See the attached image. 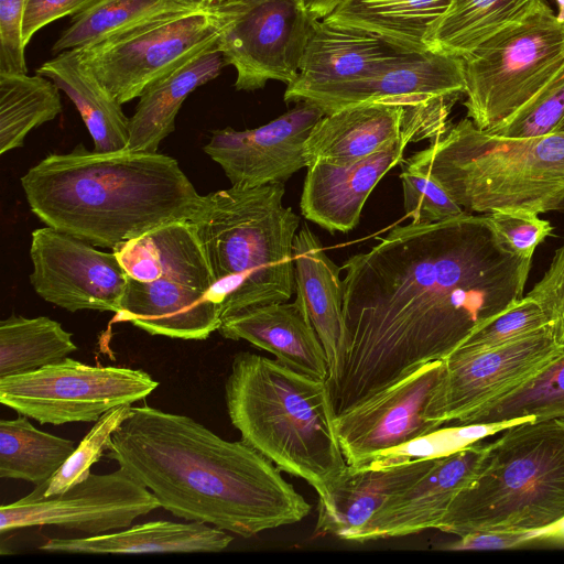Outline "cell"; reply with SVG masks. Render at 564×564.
Listing matches in <instances>:
<instances>
[{
  "label": "cell",
  "instance_id": "cell-1",
  "mask_svg": "<svg viewBox=\"0 0 564 564\" xmlns=\"http://www.w3.org/2000/svg\"><path fill=\"white\" fill-rule=\"evenodd\" d=\"M531 262L509 252L484 215L395 226L341 265L348 349L329 387L336 415L444 360L523 297Z\"/></svg>",
  "mask_w": 564,
  "mask_h": 564
},
{
  "label": "cell",
  "instance_id": "cell-2",
  "mask_svg": "<svg viewBox=\"0 0 564 564\" xmlns=\"http://www.w3.org/2000/svg\"><path fill=\"white\" fill-rule=\"evenodd\" d=\"M107 449V457L145 486L161 508L187 521L251 538L311 512L272 462L187 415L131 406Z\"/></svg>",
  "mask_w": 564,
  "mask_h": 564
},
{
  "label": "cell",
  "instance_id": "cell-3",
  "mask_svg": "<svg viewBox=\"0 0 564 564\" xmlns=\"http://www.w3.org/2000/svg\"><path fill=\"white\" fill-rule=\"evenodd\" d=\"M21 185L45 226L111 250L162 225L189 220L202 198L175 159L128 148L97 152L78 144L48 154Z\"/></svg>",
  "mask_w": 564,
  "mask_h": 564
},
{
  "label": "cell",
  "instance_id": "cell-4",
  "mask_svg": "<svg viewBox=\"0 0 564 564\" xmlns=\"http://www.w3.org/2000/svg\"><path fill=\"white\" fill-rule=\"evenodd\" d=\"M231 424L281 471L305 480L325 503L347 468L325 380L276 359L237 352L225 382Z\"/></svg>",
  "mask_w": 564,
  "mask_h": 564
},
{
  "label": "cell",
  "instance_id": "cell-5",
  "mask_svg": "<svg viewBox=\"0 0 564 564\" xmlns=\"http://www.w3.org/2000/svg\"><path fill=\"white\" fill-rule=\"evenodd\" d=\"M284 183L232 186L202 196L189 218L204 248L221 318L295 292L299 216L283 206Z\"/></svg>",
  "mask_w": 564,
  "mask_h": 564
},
{
  "label": "cell",
  "instance_id": "cell-6",
  "mask_svg": "<svg viewBox=\"0 0 564 564\" xmlns=\"http://www.w3.org/2000/svg\"><path fill=\"white\" fill-rule=\"evenodd\" d=\"M406 164L430 173L466 212H564V131L502 137L449 124Z\"/></svg>",
  "mask_w": 564,
  "mask_h": 564
},
{
  "label": "cell",
  "instance_id": "cell-7",
  "mask_svg": "<svg viewBox=\"0 0 564 564\" xmlns=\"http://www.w3.org/2000/svg\"><path fill=\"white\" fill-rule=\"evenodd\" d=\"M564 518V420L525 421L487 443L471 482L437 530L535 531Z\"/></svg>",
  "mask_w": 564,
  "mask_h": 564
},
{
  "label": "cell",
  "instance_id": "cell-8",
  "mask_svg": "<svg viewBox=\"0 0 564 564\" xmlns=\"http://www.w3.org/2000/svg\"><path fill=\"white\" fill-rule=\"evenodd\" d=\"M112 251L128 274L116 322L184 340H204L218 330L214 276L189 220L162 225Z\"/></svg>",
  "mask_w": 564,
  "mask_h": 564
},
{
  "label": "cell",
  "instance_id": "cell-9",
  "mask_svg": "<svg viewBox=\"0 0 564 564\" xmlns=\"http://www.w3.org/2000/svg\"><path fill=\"white\" fill-rule=\"evenodd\" d=\"M464 64V102L488 131L533 99L564 67V20L544 0L478 44Z\"/></svg>",
  "mask_w": 564,
  "mask_h": 564
},
{
  "label": "cell",
  "instance_id": "cell-10",
  "mask_svg": "<svg viewBox=\"0 0 564 564\" xmlns=\"http://www.w3.org/2000/svg\"><path fill=\"white\" fill-rule=\"evenodd\" d=\"M218 41L214 6L164 12L76 50L83 65L126 104Z\"/></svg>",
  "mask_w": 564,
  "mask_h": 564
},
{
  "label": "cell",
  "instance_id": "cell-11",
  "mask_svg": "<svg viewBox=\"0 0 564 564\" xmlns=\"http://www.w3.org/2000/svg\"><path fill=\"white\" fill-rule=\"evenodd\" d=\"M159 387L148 372L90 366L69 357L37 370L0 378V402L41 424L96 422Z\"/></svg>",
  "mask_w": 564,
  "mask_h": 564
},
{
  "label": "cell",
  "instance_id": "cell-12",
  "mask_svg": "<svg viewBox=\"0 0 564 564\" xmlns=\"http://www.w3.org/2000/svg\"><path fill=\"white\" fill-rule=\"evenodd\" d=\"M213 6L219 48L226 65L236 69L237 90L295 79L314 19L301 0H230Z\"/></svg>",
  "mask_w": 564,
  "mask_h": 564
},
{
  "label": "cell",
  "instance_id": "cell-13",
  "mask_svg": "<svg viewBox=\"0 0 564 564\" xmlns=\"http://www.w3.org/2000/svg\"><path fill=\"white\" fill-rule=\"evenodd\" d=\"M563 350L551 326L492 348L455 349L443 360V380L427 417L440 426L458 424L531 379Z\"/></svg>",
  "mask_w": 564,
  "mask_h": 564
},
{
  "label": "cell",
  "instance_id": "cell-14",
  "mask_svg": "<svg viewBox=\"0 0 564 564\" xmlns=\"http://www.w3.org/2000/svg\"><path fill=\"white\" fill-rule=\"evenodd\" d=\"M158 508L154 495L119 467L109 474L90 473L54 496H44L43 484L36 485L28 496L0 507V532L56 525L95 536L126 529Z\"/></svg>",
  "mask_w": 564,
  "mask_h": 564
},
{
  "label": "cell",
  "instance_id": "cell-15",
  "mask_svg": "<svg viewBox=\"0 0 564 564\" xmlns=\"http://www.w3.org/2000/svg\"><path fill=\"white\" fill-rule=\"evenodd\" d=\"M30 258V282L44 301L72 313L120 311L128 274L115 251L44 226L32 231Z\"/></svg>",
  "mask_w": 564,
  "mask_h": 564
},
{
  "label": "cell",
  "instance_id": "cell-16",
  "mask_svg": "<svg viewBox=\"0 0 564 564\" xmlns=\"http://www.w3.org/2000/svg\"><path fill=\"white\" fill-rule=\"evenodd\" d=\"M444 370L443 360L426 362L337 414L335 431L347 465L441 427L427 417V410Z\"/></svg>",
  "mask_w": 564,
  "mask_h": 564
},
{
  "label": "cell",
  "instance_id": "cell-17",
  "mask_svg": "<svg viewBox=\"0 0 564 564\" xmlns=\"http://www.w3.org/2000/svg\"><path fill=\"white\" fill-rule=\"evenodd\" d=\"M465 93L463 58L438 52H398L349 82L305 89L289 101L310 102L325 115L372 101L426 106Z\"/></svg>",
  "mask_w": 564,
  "mask_h": 564
},
{
  "label": "cell",
  "instance_id": "cell-18",
  "mask_svg": "<svg viewBox=\"0 0 564 564\" xmlns=\"http://www.w3.org/2000/svg\"><path fill=\"white\" fill-rule=\"evenodd\" d=\"M324 116L317 106L300 102L296 108L254 129L214 130L204 152L221 166L232 186L284 183L299 170L307 167L305 142Z\"/></svg>",
  "mask_w": 564,
  "mask_h": 564
},
{
  "label": "cell",
  "instance_id": "cell-19",
  "mask_svg": "<svg viewBox=\"0 0 564 564\" xmlns=\"http://www.w3.org/2000/svg\"><path fill=\"white\" fill-rule=\"evenodd\" d=\"M455 100L445 99L426 106L372 101L325 115L305 142L307 163L355 162L409 129L422 130L431 141L449 127L448 116Z\"/></svg>",
  "mask_w": 564,
  "mask_h": 564
},
{
  "label": "cell",
  "instance_id": "cell-20",
  "mask_svg": "<svg viewBox=\"0 0 564 564\" xmlns=\"http://www.w3.org/2000/svg\"><path fill=\"white\" fill-rule=\"evenodd\" d=\"M424 139L427 137L422 130L409 129L376 152L355 162L311 163L301 196L302 215L332 232L354 229L378 182L402 162L409 143Z\"/></svg>",
  "mask_w": 564,
  "mask_h": 564
},
{
  "label": "cell",
  "instance_id": "cell-21",
  "mask_svg": "<svg viewBox=\"0 0 564 564\" xmlns=\"http://www.w3.org/2000/svg\"><path fill=\"white\" fill-rule=\"evenodd\" d=\"M486 447L479 441L436 458L424 475L389 499L356 542L437 529L455 497L475 478Z\"/></svg>",
  "mask_w": 564,
  "mask_h": 564
},
{
  "label": "cell",
  "instance_id": "cell-22",
  "mask_svg": "<svg viewBox=\"0 0 564 564\" xmlns=\"http://www.w3.org/2000/svg\"><path fill=\"white\" fill-rule=\"evenodd\" d=\"M218 333L246 340L279 362L318 380L329 377L328 360L302 302L249 307L221 318Z\"/></svg>",
  "mask_w": 564,
  "mask_h": 564
},
{
  "label": "cell",
  "instance_id": "cell-23",
  "mask_svg": "<svg viewBox=\"0 0 564 564\" xmlns=\"http://www.w3.org/2000/svg\"><path fill=\"white\" fill-rule=\"evenodd\" d=\"M293 260L296 297L302 302L325 349L329 388L341 372L348 349L341 268L325 253L307 225H303L295 236Z\"/></svg>",
  "mask_w": 564,
  "mask_h": 564
},
{
  "label": "cell",
  "instance_id": "cell-24",
  "mask_svg": "<svg viewBox=\"0 0 564 564\" xmlns=\"http://www.w3.org/2000/svg\"><path fill=\"white\" fill-rule=\"evenodd\" d=\"M435 459L382 468L348 465L328 500L317 503L314 535L356 542L389 499L424 475Z\"/></svg>",
  "mask_w": 564,
  "mask_h": 564
},
{
  "label": "cell",
  "instance_id": "cell-25",
  "mask_svg": "<svg viewBox=\"0 0 564 564\" xmlns=\"http://www.w3.org/2000/svg\"><path fill=\"white\" fill-rule=\"evenodd\" d=\"M398 51L380 39L313 19L295 79L286 85L285 101L310 88L358 78Z\"/></svg>",
  "mask_w": 564,
  "mask_h": 564
},
{
  "label": "cell",
  "instance_id": "cell-26",
  "mask_svg": "<svg viewBox=\"0 0 564 564\" xmlns=\"http://www.w3.org/2000/svg\"><path fill=\"white\" fill-rule=\"evenodd\" d=\"M232 540L227 531L206 523L158 520L101 535L50 539L37 549L83 554L220 552Z\"/></svg>",
  "mask_w": 564,
  "mask_h": 564
},
{
  "label": "cell",
  "instance_id": "cell-27",
  "mask_svg": "<svg viewBox=\"0 0 564 564\" xmlns=\"http://www.w3.org/2000/svg\"><path fill=\"white\" fill-rule=\"evenodd\" d=\"M226 65L218 41L148 87L130 118L128 149L158 152L175 130V119L185 99L199 86L215 79Z\"/></svg>",
  "mask_w": 564,
  "mask_h": 564
},
{
  "label": "cell",
  "instance_id": "cell-28",
  "mask_svg": "<svg viewBox=\"0 0 564 564\" xmlns=\"http://www.w3.org/2000/svg\"><path fill=\"white\" fill-rule=\"evenodd\" d=\"M452 0H344L325 22L371 34L398 52H426L431 26Z\"/></svg>",
  "mask_w": 564,
  "mask_h": 564
},
{
  "label": "cell",
  "instance_id": "cell-29",
  "mask_svg": "<svg viewBox=\"0 0 564 564\" xmlns=\"http://www.w3.org/2000/svg\"><path fill=\"white\" fill-rule=\"evenodd\" d=\"M63 90L77 108L93 141L94 151L110 152L128 148L130 118L83 65L78 52L69 50L44 62L36 70Z\"/></svg>",
  "mask_w": 564,
  "mask_h": 564
},
{
  "label": "cell",
  "instance_id": "cell-30",
  "mask_svg": "<svg viewBox=\"0 0 564 564\" xmlns=\"http://www.w3.org/2000/svg\"><path fill=\"white\" fill-rule=\"evenodd\" d=\"M539 0H452L425 37L429 51L466 56L484 40L524 18Z\"/></svg>",
  "mask_w": 564,
  "mask_h": 564
},
{
  "label": "cell",
  "instance_id": "cell-31",
  "mask_svg": "<svg viewBox=\"0 0 564 564\" xmlns=\"http://www.w3.org/2000/svg\"><path fill=\"white\" fill-rule=\"evenodd\" d=\"M59 90L40 74L0 73V154L22 147L33 129L62 112Z\"/></svg>",
  "mask_w": 564,
  "mask_h": 564
},
{
  "label": "cell",
  "instance_id": "cell-32",
  "mask_svg": "<svg viewBox=\"0 0 564 564\" xmlns=\"http://www.w3.org/2000/svg\"><path fill=\"white\" fill-rule=\"evenodd\" d=\"M75 448L73 441L37 430L25 415L0 420L1 478L43 484Z\"/></svg>",
  "mask_w": 564,
  "mask_h": 564
},
{
  "label": "cell",
  "instance_id": "cell-33",
  "mask_svg": "<svg viewBox=\"0 0 564 564\" xmlns=\"http://www.w3.org/2000/svg\"><path fill=\"white\" fill-rule=\"evenodd\" d=\"M75 350L72 334L47 316L11 315L0 322V378L59 362Z\"/></svg>",
  "mask_w": 564,
  "mask_h": 564
},
{
  "label": "cell",
  "instance_id": "cell-34",
  "mask_svg": "<svg viewBox=\"0 0 564 564\" xmlns=\"http://www.w3.org/2000/svg\"><path fill=\"white\" fill-rule=\"evenodd\" d=\"M209 4L205 0H99L73 15L53 44L52 53L85 47L164 12L197 10Z\"/></svg>",
  "mask_w": 564,
  "mask_h": 564
},
{
  "label": "cell",
  "instance_id": "cell-35",
  "mask_svg": "<svg viewBox=\"0 0 564 564\" xmlns=\"http://www.w3.org/2000/svg\"><path fill=\"white\" fill-rule=\"evenodd\" d=\"M521 417L564 420V350L531 379L458 424H491Z\"/></svg>",
  "mask_w": 564,
  "mask_h": 564
},
{
  "label": "cell",
  "instance_id": "cell-36",
  "mask_svg": "<svg viewBox=\"0 0 564 564\" xmlns=\"http://www.w3.org/2000/svg\"><path fill=\"white\" fill-rule=\"evenodd\" d=\"M531 420L535 419L521 417L491 424H455L449 427H438L406 443L378 452L351 467L382 468L444 457L514 424Z\"/></svg>",
  "mask_w": 564,
  "mask_h": 564
},
{
  "label": "cell",
  "instance_id": "cell-37",
  "mask_svg": "<svg viewBox=\"0 0 564 564\" xmlns=\"http://www.w3.org/2000/svg\"><path fill=\"white\" fill-rule=\"evenodd\" d=\"M131 405H119L97 420L72 455L47 481L43 482V495L54 496L64 492L86 479L90 467L107 449L112 433L130 415Z\"/></svg>",
  "mask_w": 564,
  "mask_h": 564
},
{
  "label": "cell",
  "instance_id": "cell-38",
  "mask_svg": "<svg viewBox=\"0 0 564 564\" xmlns=\"http://www.w3.org/2000/svg\"><path fill=\"white\" fill-rule=\"evenodd\" d=\"M551 326L541 305L524 295L473 332L456 349L476 351L492 348Z\"/></svg>",
  "mask_w": 564,
  "mask_h": 564
},
{
  "label": "cell",
  "instance_id": "cell-39",
  "mask_svg": "<svg viewBox=\"0 0 564 564\" xmlns=\"http://www.w3.org/2000/svg\"><path fill=\"white\" fill-rule=\"evenodd\" d=\"M400 178L405 216L412 224H432L468 213L426 171L405 163Z\"/></svg>",
  "mask_w": 564,
  "mask_h": 564
},
{
  "label": "cell",
  "instance_id": "cell-40",
  "mask_svg": "<svg viewBox=\"0 0 564 564\" xmlns=\"http://www.w3.org/2000/svg\"><path fill=\"white\" fill-rule=\"evenodd\" d=\"M563 118L564 67L525 106L487 132L517 138L542 135L554 132Z\"/></svg>",
  "mask_w": 564,
  "mask_h": 564
},
{
  "label": "cell",
  "instance_id": "cell-41",
  "mask_svg": "<svg viewBox=\"0 0 564 564\" xmlns=\"http://www.w3.org/2000/svg\"><path fill=\"white\" fill-rule=\"evenodd\" d=\"M482 215L498 241L522 260L532 261L536 247L553 231L551 223L534 213L499 210Z\"/></svg>",
  "mask_w": 564,
  "mask_h": 564
},
{
  "label": "cell",
  "instance_id": "cell-42",
  "mask_svg": "<svg viewBox=\"0 0 564 564\" xmlns=\"http://www.w3.org/2000/svg\"><path fill=\"white\" fill-rule=\"evenodd\" d=\"M527 296L536 301L546 313L557 343L564 347V242Z\"/></svg>",
  "mask_w": 564,
  "mask_h": 564
},
{
  "label": "cell",
  "instance_id": "cell-43",
  "mask_svg": "<svg viewBox=\"0 0 564 564\" xmlns=\"http://www.w3.org/2000/svg\"><path fill=\"white\" fill-rule=\"evenodd\" d=\"M28 1L0 0V73H28L22 42V22Z\"/></svg>",
  "mask_w": 564,
  "mask_h": 564
},
{
  "label": "cell",
  "instance_id": "cell-44",
  "mask_svg": "<svg viewBox=\"0 0 564 564\" xmlns=\"http://www.w3.org/2000/svg\"><path fill=\"white\" fill-rule=\"evenodd\" d=\"M99 0H29L23 14L22 42L29 44L33 35L47 24L75 15L90 8Z\"/></svg>",
  "mask_w": 564,
  "mask_h": 564
},
{
  "label": "cell",
  "instance_id": "cell-45",
  "mask_svg": "<svg viewBox=\"0 0 564 564\" xmlns=\"http://www.w3.org/2000/svg\"><path fill=\"white\" fill-rule=\"evenodd\" d=\"M523 532L487 530L471 532L449 544L444 545L445 550H506L523 546Z\"/></svg>",
  "mask_w": 564,
  "mask_h": 564
},
{
  "label": "cell",
  "instance_id": "cell-46",
  "mask_svg": "<svg viewBox=\"0 0 564 564\" xmlns=\"http://www.w3.org/2000/svg\"><path fill=\"white\" fill-rule=\"evenodd\" d=\"M524 544L538 542L564 543V518L546 528L523 532Z\"/></svg>",
  "mask_w": 564,
  "mask_h": 564
},
{
  "label": "cell",
  "instance_id": "cell-47",
  "mask_svg": "<svg viewBox=\"0 0 564 564\" xmlns=\"http://www.w3.org/2000/svg\"><path fill=\"white\" fill-rule=\"evenodd\" d=\"M344 0H301L306 12L314 19H324Z\"/></svg>",
  "mask_w": 564,
  "mask_h": 564
},
{
  "label": "cell",
  "instance_id": "cell-48",
  "mask_svg": "<svg viewBox=\"0 0 564 564\" xmlns=\"http://www.w3.org/2000/svg\"><path fill=\"white\" fill-rule=\"evenodd\" d=\"M557 1V4H558V8H560V12L557 14V18L560 20H564V0H556Z\"/></svg>",
  "mask_w": 564,
  "mask_h": 564
},
{
  "label": "cell",
  "instance_id": "cell-49",
  "mask_svg": "<svg viewBox=\"0 0 564 564\" xmlns=\"http://www.w3.org/2000/svg\"><path fill=\"white\" fill-rule=\"evenodd\" d=\"M555 131H564V118L558 123V126L556 127Z\"/></svg>",
  "mask_w": 564,
  "mask_h": 564
},
{
  "label": "cell",
  "instance_id": "cell-50",
  "mask_svg": "<svg viewBox=\"0 0 564 564\" xmlns=\"http://www.w3.org/2000/svg\"><path fill=\"white\" fill-rule=\"evenodd\" d=\"M205 1L207 3L214 4V3H220V2L230 1V0H205Z\"/></svg>",
  "mask_w": 564,
  "mask_h": 564
}]
</instances>
